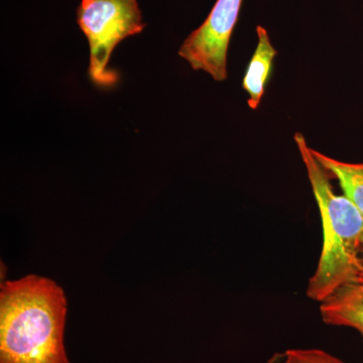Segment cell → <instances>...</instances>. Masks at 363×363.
I'll use <instances>...</instances> for the list:
<instances>
[{"instance_id": "obj_6", "label": "cell", "mask_w": 363, "mask_h": 363, "mask_svg": "<svg viewBox=\"0 0 363 363\" xmlns=\"http://www.w3.org/2000/svg\"><path fill=\"white\" fill-rule=\"evenodd\" d=\"M257 45L242 80L243 90L247 92V104L252 111L259 108L269 79L271 77L274 60L278 52L272 45L269 33L264 26H257Z\"/></svg>"}, {"instance_id": "obj_4", "label": "cell", "mask_w": 363, "mask_h": 363, "mask_svg": "<svg viewBox=\"0 0 363 363\" xmlns=\"http://www.w3.org/2000/svg\"><path fill=\"white\" fill-rule=\"evenodd\" d=\"M243 0H217L206 21L184 40L179 56L215 81L226 80L227 52Z\"/></svg>"}, {"instance_id": "obj_3", "label": "cell", "mask_w": 363, "mask_h": 363, "mask_svg": "<svg viewBox=\"0 0 363 363\" xmlns=\"http://www.w3.org/2000/svg\"><path fill=\"white\" fill-rule=\"evenodd\" d=\"M77 23L90 47L88 75L99 88H111L118 73L109 67L117 45L143 32L147 26L136 0H82L77 9Z\"/></svg>"}, {"instance_id": "obj_9", "label": "cell", "mask_w": 363, "mask_h": 363, "mask_svg": "<svg viewBox=\"0 0 363 363\" xmlns=\"http://www.w3.org/2000/svg\"><path fill=\"white\" fill-rule=\"evenodd\" d=\"M266 363H284V354H274Z\"/></svg>"}, {"instance_id": "obj_8", "label": "cell", "mask_w": 363, "mask_h": 363, "mask_svg": "<svg viewBox=\"0 0 363 363\" xmlns=\"http://www.w3.org/2000/svg\"><path fill=\"white\" fill-rule=\"evenodd\" d=\"M284 363H344L321 350H289L284 353Z\"/></svg>"}, {"instance_id": "obj_1", "label": "cell", "mask_w": 363, "mask_h": 363, "mask_svg": "<svg viewBox=\"0 0 363 363\" xmlns=\"http://www.w3.org/2000/svg\"><path fill=\"white\" fill-rule=\"evenodd\" d=\"M68 302L56 281L38 274L0 288V363H70L64 334Z\"/></svg>"}, {"instance_id": "obj_2", "label": "cell", "mask_w": 363, "mask_h": 363, "mask_svg": "<svg viewBox=\"0 0 363 363\" xmlns=\"http://www.w3.org/2000/svg\"><path fill=\"white\" fill-rule=\"evenodd\" d=\"M321 215L323 247L307 296L322 303L341 286L363 278V216L345 195L332 186L302 133L294 136Z\"/></svg>"}, {"instance_id": "obj_5", "label": "cell", "mask_w": 363, "mask_h": 363, "mask_svg": "<svg viewBox=\"0 0 363 363\" xmlns=\"http://www.w3.org/2000/svg\"><path fill=\"white\" fill-rule=\"evenodd\" d=\"M320 313L325 323L350 327L363 338V278L341 286L320 303Z\"/></svg>"}, {"instance_id": "obj_7", "label": "cell", "mask_w": 363, "mask_h": 363, "mask_svg": "<svg viewBox=\"0 0 363 363\" xmlns=\"http://www.w3.org/2000/svg\"><path fill=\"white\" fill-rule=\"evenodd\" d=\"M313 150L318 162L338 181L343 194L350 198L363 216V162H346Z\"/></svg>"}]
</instances>
